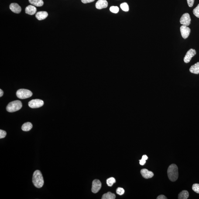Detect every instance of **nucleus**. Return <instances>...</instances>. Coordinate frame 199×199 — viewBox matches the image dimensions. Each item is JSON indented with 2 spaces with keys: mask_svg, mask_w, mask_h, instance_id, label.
Returning a JSON list of instances; mask_svg holds the SVG:
<instances>
[{
  "mask_svg": "<svg viewBox=\"0 0 199 199\" xmlns=\"http://www.w3.org/2000/svg\"><path fill=\"white\" fill-rule=\"evenodd\" d=\"M32 183L37 188H41L44 184L43 175L41 172L39 170L35 171L33 173L32 179Z\"/></svg>",
  "mask_w": 199,
  "mask_h": 199,
  "instance_id": "nucleus-1",
  "label": "nucleus"
},
{
  "mask_svg": "<svg viewBox=\"0 0 199 199\" xmlns=\"http://www.w3.org/2000/svg\"><path fill=\"white\" fill-rule=\"evenodd\" d=\"M167 175L171 181L174 182L177 180L179 172L177 165L173 164L169 166L167 170Z\"/></svg>",
  "mask_w": 199,
  "mask_h": 199,
  "instance_id": "nucleus-2",
  "label": "nucleus"
},
{
  "mask_svg": "<svg viewBox=\"0 0 199 199\" xmlns=\"http://www.w3.org/2000/svg\"><path fill=\"white\" fill-rule=\"evenodd\" d=\"M22 107L21 101H15L10 102L6 107V110L8 112L13 113L20 110Z\"/></svg>",
  "mask_w": 199,
  "mask_h": 199,
  "instance_id": "nucleus-3",
  "label": "nucleus"
},
{
  "mask_svg": "<svg viewBox=\"0 0 199 199\" xmlns=\"http://www.w3.org/2000/svg\"><path fill=\"white\" fill-rule=\"evenodd\" d=\"M16 94L18 98L24 99L32 96V93L30 90L26 89H20L17 91Z\"/></svg>",
  "mask_w": 199,
  "mask_h": 199,
  "instance_id": "nucleus-4",
  "label": "nucleus"
},
{
  "mask_svg": "<svg viewBox=\"0 0 199 199\" xmlns=\"http://www.w3.org/2000/svg\"><path fill=\"white\" fill-rule=\"evenodd\" d=\"M44 104V101L41 100L33 99L30 101L29 103V105L31 108H39L43 106Z\"/></svg>",
  "mask_w": 199,
  "mask_h": 199,
  "instance_id": "nucleus-5",
  "label": "nucleus"
},
{
  "mask_svg": "<svg viewBox=\"0 0 199 199\" xmlns=\"http://www.w3.org/2000/svg\"><path fill=\"white\" fill-rule=\"evenodd\" d=\"M101 183L99 180L97 179L93 181L92 182V188H91V191L93 193H98L101 190Z\"/></svg>",
  "mask_w": 199,
  "mask_h": 199,
  "instance_id": "nucleus-6",
  "label": "nucleus"
},
{
  "mask_svg": "<svg viewBox=\"0 0 199 199\" xmlns=\"http://www.w3.org/2000/svg\"><path fill=\"white\" fill-rule=\"evenodd\" d=\"M191 18L188 13H185L181 16L180 20V23L186 26H188L191 23Z\"/></svg>",
  "mask_w": 199,
  "mask_h": 199,
  "instance_id": "nucleus-7",
  "label": "nucleus"
},
{
  "mask_svg": "<svg viewBox=\"0 0 199 199\" xmlns=\"http://www.w3.org/2000/svg\"><path fill=\"white\" fill-rule=\"evenodd\" d=\"M196 54L195 50L193 49H190L186 53L184 58L185 63H188L191 60L192 58L195 56Z\"/></svg>",
  "mask_w": 199,
  "mask_h": 199,
  "instance_id": "nucleus-8",
  "label": "nucleus"
},
{
  "mask_svg": "<svg viewBox=\"0 0 199 199\" xmlns=\"http://www.w3.org/2000/svg\"><path fill=\"white\" fill-rule=\"evenodd\" d=\"M180 29L182 37L184 39H187L190 35L191 32L190 28L187 27V26L183 25L181 27Z\"/></svg>",
  "mask_w": 199,
  "mask_h": 199,
  "instance_id": "nucleus-9",
  "label": "nucleus"
},
{
  "mask_svg": "<svg viewBox=\"0 0 199 199\" xmlns=\"http://www.w3.org/2000/svg\"><path fill=\"white\" fill-rule=\"evenodd\" d=\"M141 174L142 177L146 179L151 178L154 176V174L151 171H150L148 169H144L141 171Z\"/></svg>",
  "mask_w": 199,
  "mask_h": 199,
  "instance_id": "nucleus-10",
  "label": "nucleus"
},
{
  "mask_svg": "<svg viewBox=\"0 0 199 199\" xmlns=\"http://www.w3.org/2000/svg\"><path fill=\"white\" fill-rule=\"evenodd\" d=\"M108 5L106 0H98L96 4V7L97 9H101L107 8Z\"/></svg>",
  "mask_w": 199,
  "mask_h": 199,
  "instance_id": "nucleus-11",
  "label": "nucleus"
},
{
  "mask_svg": "<svg viewBox=\"0 0 199 199\" xmlns=\"http://www.w3.org/2000/svg\"><path fill=\"white\" fill-rule=\"evenodd\" d=\"M10 9L12 12L15 13H20L22 11L21 7L16 3H12L10 5Z\"/></svg>",
  "mask_w": 199,
  "mask_h": 199,
  "instance_id": "nucleus-12",
  "label": "nucleus"
},
{
  "mask_svg": "<svg viewBox=\"0 0 199 199\" xmlns=\"http://www.w3.org/2000/svg\"><path fill=\"white\" fill-rule=\"evenodd\" d=\"M37 9L34 6L30 5L28 6L25 9V12L28 15H32L36 13Z\"/></svg>",
  "mask_w": 199,
  "mask_h": 199,
  "instance_id": "nucleus-13",
  "label": "nucleus"
},
{
  "mask_svg": "<svg viewBox=\"0 0 199 199\" xmlns=\"http://www.w3.org/2000/svg\"><path fill=\"white\" fill-rule=\"evenodd\" d=\"M48 16V13L46 11L38 12L36 15V18L39 20H42L46 19Z\"/></svg>",
  "mask_w": 199,
  "mask_h": 199,
  "instance_id": "nucleus-14",
  "label": "nucleus"
},
{
  "mask_svg": "<svg viewBox=\"0 0 199 199\" xmlns=\"http://www.w3.org/2000/svg\"><path fill=\"white\" fill-rule=\"evenodd\" d=\"M190 71L194 74H199V62L191 66L190 69Z\"/></svg>",
  "mask_w": 199,
  "mask_h": 199,
  "instance_id": "nucleus-15",
  "label": "nucleus"
},
{
  "mask_svg": "<svg viewBox=\"0 0 199 199\" xmlns=\"http://www.w3.org/2000/svg\"><path fill=\"white\" fill-rule=\"evenodd\" d=\"M30 3L34 6L41 7L44 5L43 0H29Z\"/></svg>",
  "mask_w": 199,
  "mask_h": 199,
  "instance_id": "nucleus-16",
  "label": "nucleus"
},
{
  "mask_svg": "<svg viewBox=\"0 0 199 199\" xmlns=\"http://www.w3.org/2000/svg\"><path fill=\"white\" fill-rule=\"evenodd\" d=\"M32 125L31 122H27L25 123L23 125L22 129L24 131H30L32 129Z\"/></svg>",
  "mask_w": 199,
  "mask_h": 199,
  "instance_id": "nucleus-17",
  "label": "nucleus"
},
{
  "mask_svg": "<svg viewBox=\"0 0 199 199\" xmlns=\"http://www.w3.org/2000/svg\"><path fill=\"white\" fill-rule=\"evenodd\" d=\"M189 197V193L187 191L184 190L182 191L179 194L178 199H187Z\"/></svg>",
  "mask_w": 199,
  "mask_h": 199,
  "instance_id": "nucleus-18",
  "label": "nucleus"
},
{
  "mask_svg": "<svg viewBox=\"0 0 199 199\" xmlns=\"http://www.w3.org/2000/svg\"><path fill=\"white\" fill-rule=\"evenodd\" d=\"M116 196L113 193L108 192L106 194L103 195L102 199H115Z\"/></svg>",
  "mask_w": 199,
  "mask_h": 199,
  "instance_id": "nucleus-19",
  "label": "nucleus"
},
{
  "mask_svg": "<svg viewBox=\"0 0 199 199\" xmlns=\"http://www.w3.org/2000/svg\"><path fill=\"white\" fill-rule=\"evenodd\" d=\"M116 182V180L115 178L114 177L109 178L107 180V185L109 187H111L114 183Z\"/></svg>",
  "mask_w": 199,
  "mask_h": 199,
  "instance_id": "nucleus-20",
  "label": "nucleus"
},
{
  "mask_svg": "<svg viewBox=\"0 0 199 199\" xmlns=\"http://www.w3.org/2000/svg\"><path fill=\"white\" fill-rule=\"evenodd\" d=\"M120 7L122 10L125 12H128L129 10V6L127 3H124L120 5Z\"/></svg>",
  "mask_w": 199,
  "mask_h": 199,
  "instance_id": "nucleus-21",
  "label": "nucleus"
},
{
  "mask_svg": "<svg viewBox=\"0 0 199 199\" xmlns=\"http://www.w3.org/2000/svg\"><path fill=\"white\" fill-rule=\"evenodd\" d=\"M110 11L114 13H118L119 11V8L117 6H113L110 8Z\"/></svg>",
  "mask_w": 199,
  "mask_h": 199,
  "instance_id": "nucleus-22",
  "label": "nucleus"
},
{
  "mask_svg": "<svg viewBox=\"0 0 199 199\" xmlns=\"http://www.w3.org/2000/svg\"><path fill=\"white\" fill-rule=\"evenodd\" d=\"M193 13L198 18H199V4L195 9L193 10Z\"/></svg>",
  "mask_w": 199,
  "mask_h": 199,
  "instance_id": "nucleus-23",
  "label": "nucleus"
},
{
  "mask_svg": "<svg viewBox=\"0 0 199 199\" xmlns=\"http://www.w3.org/2000/svg\"><path fill=\"white\" fill-rule=\"evenodd\" d=\"M192 189L195 193L199 194V184H194L193 185Z\"/></svg>",
  "mask_w": 199,
  "mask_h": 199,
  "instance_id": "nucleus-24",
  "label": "nucleus"
},
{
  "mask_svg": "<svg viewBox=\"0 0 199 199\" xmlns=\"http://www.w3.org/2000/svg\"><path fill=\"white\" fill-rule=\"evenodd\" d=\"M124 192H125V191L122 188L119 187L117 189L116 193L117 194L119 195H122L124 194Z\"/></svg>",
  "mask_w": 199,
  "mask_h": 199,
  "instance_id": "nucleus-25",
  "label": "nucleus"
},
{
  "mask_svg": "<svg viewBox=\"0 0 199 199\" xmlns=\"http://www.w3.org/2000/svg\"><path fill=\"white\" fill-rule=\"evenodd\" d=\"M6 132L5 131L0 130V139H2L5 137L6 135Z\"/></svg>",
  "mask_w": 199,
  "mask_h": 199,
  "instance_id": "nucleus-26",
  "label": "nucleus"
},
{
  "mask_svg": "<svg viewBox=\"0 0 199 199\" xmlns=\"http://www.w3.org/2000/svg\"><path fill=\"white\" fill-rule=\"evenodd\" d=\"M188 4L190 7H192L194 5V0H187Z\"/></svg>",
  "mask_w": 199,
  "mask_h": 199,
  "instance_id": "nucleus-27",
  "label": "nucleus"
},
{
  "mask_svg": "<svg viewBox=\"0 0 199 199\" xmlns=\"http://www.w3.org/2000/svg\"><path fill=\"white\" fill-rule=\"evenodd\" d=\"M95 0H81L82 2L84 4L94 2Z\"/></svg>",
  "mask_w": 199,
  "mask_h": 199,
  "instance_id": "nucleus-28",
  "label": "nucleus"
},
{
  "mask_svg": "<svg viewBox=\"0 0 199 199\" xmlns=\"http://www.w3.org/2000/svg\"><path fill=\"white\" fill-rule=\"evenodd\" d=\"M139 164L141 165H144L146 163V160H144V159H142L141 160H139Z\"/></svg>",
  "mask_w": 199,
  "mask_h": 199,
  "instance_id": "nucleus-29",
  "label": "nucleus"
},
{
  "mask_svg": "<svg viewBox=\"0 0 199 199\" xmlns=\"http://www.w3.org/2000/svg\"><path fill=\"white\" fill-rule=\"evenodd\" d=\"M157 199H167V198L163 195H159L158 197L157 198Z\"/></svg>",
  "mask_w": 199,
  "mask_h": 199,
  "instance_id": "nucleus-30",
  "label": "nucleus"
},
{
  "mask_svg": "<svg viewBox=\"0 0 199 199\" xmlns=\"http://www.w3.org/2000/svg\"><path fill=\"white\" fill-rule=\"evenodd\" d=\"M142 159H144V160H146L148 159V157L146 155H144L142 156Z\"/></svg>",
  "mask_w": 199,
  "mask_h": 199,
  "instance_id": "nucleus-31",
  "label": "nucleus"
},
{
  "mask_svg": "<svg viewBox=\"0 0 199 199\" xmlns=\"http://www.w3.org/2000/svg\"><path fill=\"white\" fill-rule=\"evenodd\" d=\"M4 94V92L2 89H0V97H2Z\"/></svg>",
  "mask_w": 199,
  "mask_h": 199,
  "instance_id": "nucleus-32",
  "label": "nucleus"
}]
</instances>
